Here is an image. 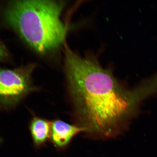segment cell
Masks as SVG:
<instances>
[{
  "label": "cell",
  "instance_id": "cell-5",
  "mask_svg": "<svg viewBox=\"0 0 157 157\" xmlns=\"http://www.w3.org/2000/svg\"><path fill=\"white\" fill-rule=\"evenodd\" d=\"M52 126L48 121L42 119H35L31 126V132L35 143L40 144L48 139L52 130Z\"/></svg>",
  "mask_w": 157,
  "mask_h": 157
},
{
  "label": "cell",
  "instance_id": "cell-6",
  "mask_svg": "<svg viewBox=\"0 0 157 157\" xmlns=\"http://www.w3.org/2000/svg\"><path fill=\"white\" fill-rule=\"evenodd\" d=\"M7 56L6 49L3 44L0 43V61L4 59Z\"/></svg>",
  "mask_w": 157,
  "mask_h": 157
},
{
  "label": "cell",
  "instance_id": "cell-7",
  "mask_svg": "<svg viewBox=\"0 0 157 157\" xmlns=\"http://www.w3.org/2000/svg\"><path fill=\"white\" fill-rule=\"evenodd\" d=\"M0 141H1V139H0Z\"/></svg>",
  "mask_w": 157,
  "mask_h": 157
},
{
  "label": "cell",
  "instance_id": "cell-4",
  "mask_svg": "<svg viewBox=\"0 0 157 157\" xmlns=\"http://www.w3.org/2000/svg\"><path fill=\"white\" fill-rule=\"evenodd\" d=\"M51 131L53 142L60 147L66 146L78 133L86 132L83 127L69 124L61 121H56L52 123Z\"/></svg>",
  "mask_w": 157,
  "mask_h": 157
},
{
  "label": "cell",
  "instance_id": "cell-2",
  "mask_svg": "<svg viewBox=\"0 0 157 157\" xmlns=\"http://www.w3.org/2000/svg\"><path fill=\"white\" fill-rule=\"evenodd\" d=\"M62 1L23 0L7 3L4 16L9 25L36 52L46 54L63 43L66 33L61 20Z\"/></svg>",
  "mask_w": 157,
  "mask_h": 157
},
{
  "label": "cell",
  "instance_id": "cell-3",
  "mask_svg": "<svg viewBox=\"0 0 157 157\" xmlns=\"http://www.w3.org/2000/svg\"><path fill=\"white\" fill-rule=\"evenodd\" d=\"M33 67L14 70L0 69V101L7 105L17 103L32 90Z\"/></svg>",
  "mask_w": 157,
  "mask_h": 157
},
{
  "label": "cell",
  "instance_id": "cell-1",
  "mask_svg": "<svg viewBox=\"0 0 157 157\" xmlns=\"http://www.w3.org/2000/svg\"><path fill=\"white\" fill-rule=\"evenodd\" d=\"M66 72L76 112L86 132L102 137L117 135L151 94L143 88L126 89L110 71L66 47Z\"/></svg>",
  "mask_w": 157,
  "mask_h": 157
}]
</instances>
